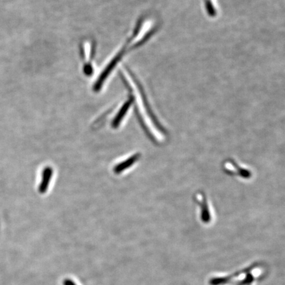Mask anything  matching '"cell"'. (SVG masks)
Wrapping results in <instances>:
<instances>
[{
    "label": "cell",
    "mask_w": 285,
    "mask_h": 285,
    "mask_svg": "<svg viewBox=\"0 0 285 285\" xmlns=\"http://www.w3.org/2000/svg\"><path fill=\"white\" fill-rule=\"evenodd\" d=\"M81 52L84 74L89 76L93 72L92 63L94 60V44L91 40H84L82 42Z\"/></svg>",
    "instance_id": "1"
},
{
    "label": "cell",
    "mask_w": 285,
    "mask_h": 285,
    "mask_svg": "<svg viewBox=\"0 0 285 285\" xmlns=\"http://www.w3.org/2000/svg\"><path fill=\"white\" fill-rule=\"evenodd\" d=\"M64 285H77L74 281L71 280V279H66L64 282Z\"/></svg>",
    "instance_id": "3"
},
{
    "label": "cell",
    "mask_w": 285,
    "mask_h": 285,
    "mask_svg": "<svg viewBox=\"0 0 285 285\" xmlns=\"http://www.w3.org/2000/svg\"><path fill=\"white\" fill-rule=\"evenodd\" d=\"M260 269L259 267H250V268L240 271V272L237 273V274L231 275V276L219 277V278L216 277V278L212 279L210 283L213 285H225L227 284V283L233 282V281L241 280V279H247L249 275L252 274L260 275Z\"/></svg>",
    "instance_id": "2"
}]
</instances>
